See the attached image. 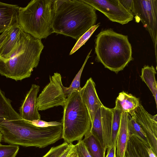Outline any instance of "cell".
I'll use <instances>...</instances> for the list:
<instances>
[{
    "mask_svg": "<svg viewBox=\"0 0 157 157\" xmlns=\"http://www.w3.org/2000/svg\"><path fill=\"white\" fill-rule=\"evenodd\" d=\"M39 89V85L33 84L26 94L19 109V114L23 119L29 122L40 119V115L36 105Z\"/></svg>",
    "mask_w": 157,
    "mask_h": 157,
    "instance_id": "cell-11",
    "label": "cell"
},
{
    "mask_svg": "<svg viewBox=\"0 0 157 157\" xmlns=\"http://www.w3.org/2000/svg\"><path fill=\"white\" fill-rule=\"evenodd\" d=\"M127 124L129 135L133 134L137 136L148 143L145 133L134 118L129 113L128 115Z\"/></svg>",
    "mask_w": 157,
    "mask_h": 157,
    "instance_id": "cell-24",
    "label": "cell"
},
{
    "mask_svg": "<svg viewBox=\"0 0 157 157\" xmlns=\"http://www.w3.org/2000/svg\"><path fill=\"white\" fill-rule=\"evenodd\" d=\"M95 52L98 61L117 74L133 59L128 36L111 29L102 30L97 35Z\"/></svg>",
    "mask_w": 157,
    "mask_h": 157,
    "instance_id": "cell-4",
    "label": "cell"
},
{
    "mask_svg": "<svg viewBox=\"0 0 157 157\" xmlns=\"http://www.w3.org/2000/svg\"><path fill=\"white\" fill-rule=\"evenodd\" d=\"M91 51L92 50H91L88 54L83 65L78 73L76 75L70 86L68 87H66V93L67 97L68 95L73 90H80L81 89V88L80 86L81 75L85 65L89 58L90 57V55Z\"/></svg>",
    "mask_w": 157,
    "mask_h": 157,
    "instance_id": "cell-25",
    "label": "cell"
},
{
    "mask_svg": "<svg viewBox=\"0 0 157 157\" xmlns=\"http://www.w3.org/2000/svg\"><path fill=\"white\" fill-rule=\"evenodd\" d=\"M96 10L82 0H54L53 33L78 40L95 25Z\"/></svg>",
    "mask_w": 157,
    "mask_h": 157,
    "instance_id": "cell-1",
    "label": "cell"
},
{
    "mask_svg": "<svg viewBox=\"0 0 157 157\" xmlns=\"http://www.w3.org/2000/svg\"><path fill=\"white\" fill-rule=\"evenodd\" d=\"M90 132L105 148L102 131L101 107L98 109L95 113L93 121L92 123Z\"/></svg>",
    "mask_w": 157,
    "mask_h": 157,
    "instance_id": "cell-23",
    "label": "cell"
},
{
    "mask_svg": "<svg viewBox=\"0 0 157 157\" xmlns=\"http://www.w3.org/2000/svg\"><path fill=\"white\" fill-rule=\"evenodd\" d=\"M145 133L150 147L157 155V115L149 113L141 104L129 113Z\"/></svg>",
    "mask_w": 157,
    "mask_h": 157,
    "instance_id": "cell-10",
    "label": "cell"
},
{
    "mask_svg": "<svg viewBox=\"0 0 157 157\" xmlns=\"http://www.w3.org/2000/svg\"><path fill=\"white\" fill-rule=\"evenodd\" d=\"M79 91L82 100L87 109L92 123L96 111L103 105L98 97L95 83L91 78L87 80Z\"/></svg>",
    "mask_w": 157,
    "mask_h": 157,
    "instance_id": "cell-12",
    "label": "cell"
},
{
    "mask_svg": "<svg viewBox=\"0 0 157 157\" xmlns=\"http://www.w3.org/2000/svg\"><path fill=\"white\" fill-rule=\"evenodd\" d=\"M74 146L77 157H92L82 140Z\"/></svg>",
    "mask_w": 157,
    "mask_h": 157,
    "instance_id": "cell-29",
    "label": "cell"
},
{
    "mask_svg": "<svg viewBox=\"0 0 157 157\" xmlns=\"http://www.w3.org/2000/svg\"><path fill=\"white\" fill-rule=\"evenodd\" d=\"M69 157H77L75 147L74 150Z\"/></svg>",
    "mask_w": 157,
    "mask_h": 157,
    "instance_id": "cell-36",
    "label": "cell"
},
{
    "mask_svg": "<svg viewBox=\"0 0 157 157\" xmlns=\"http://www.w3.org/2000/svg\"><path fill=\"white\" fill-rule=\"evenodd\" d=\"M119 0L124 7L128 11L131 12L130 10L132 6V0Z\"/></svg>",
    "mask_w": 157,
    "mask_h": 157,
    "instance_id": "cell-32",
    "label": "cell"
},
{
    "mask_svg": "<svg viewBox=\"0 0 157 157\" xmlns=\"http://www.w3.org/2000/svg\"><path fill=\"white\" fill-rule=\"evenodd\" d=\"M29 122L35 126L41 128L62 125L61 123L59 122L56 121L47 122L40 119L35 120Z\"/></svg>",
    "mask_w": 157,
    "mask_h": 157,
    "instance_id": "cell-30",
    "label": "cell"
},
{
    "mask_svg": "<svg viewBox=\"0 0 157 157\" xmlns=\"http://www.w3.org/2000/svg\"><path fill=\"white\" fill-rule=\"evenodd\" d=\"M83 141L92 157H105L106 149L90 132L84 136Z\"/></svg>",
    "mask_w": 157,
    "mask_h": 157,
    "instance_id": "cell-21",
    "label": "cell"
},
{
    "mask_svg": "<svg viewBox=\"0 0 157 157\" xmlns=\"http://www.w3.org/2000/svg\"><path fill=\"white\" fill-rule=\"evenodd\" d=\"M99 25V24L95 25L82 35L77 40V42L70 52L69 55L72 54L84 45Z\"/></svg>",
    "mask_w": 157,
    "mask_h": 157,
    "instance_id": "cell-26",
    "label": "cell"
},
{
    "mask_svg": "<svg viewBox=\"0 0 157 157\" xmlns=\"http://www.w3.org/2000/svg\"><path fill=\"white\" fill-rule=\"evenodd\" d=\"M3 142L25 147L44 148L61 139L60 125L46 128L35 126L22 119L4 121L0 123Z\"/></svg>",
    "mask_w": 157,
    "mask_h": 157,
    "instance_id": "cell-2",
    "label": "cell"
},
{
    "mask_svg": "<svg viewBox=\"0 0 157 157\" xmlns=\"http://www.w3.org/2000/svg\"><path fill=\"white\" fill-rule=\"evenodd\" d=\"M74 145L71 144L67 150L59 157H69L74 149Z\"/></svg>",
    "mask_w": 157,
    "mask_h": 157,
    "instance_id": "cell-33",
    "label": "cell"
},
{
    "mask_svg": "<svg viewBox=\"0 0 157 157\" xmlns=\"http://www.w3.org/2000/svg\"><path fill=\"white\" fill-rule=\"evenodd\" d=\"M44 48L41 39L22 30L9 59L4 61L0 60V74L16 81L29 77L38 64Z\"/></svg>",
    "mask_w": 157,
    "mask_h": 157,
    "instance_id": "cell-3",
    "label": "cell"
},
{
    "mask_svg": "<svg viewBox=\"0 0 157 157\" xmlns=\"http://www.w3.org/2000/svg\"><path fill=\"white\" fill-rule=\"evenodd\" d=\"M113 112L111 138L109 147L116 144L121 117L122 113L120 106L116 101L115 107L113 108Z\"/></svg>",
    "mask_w": 157,
    "mask_h": 157,
    "instance_id": "cell-22",
    "label": "cell"
},
{
    "mask_svg": "<svg viewBox=\"0 0 157 157\" xmlns=\"http://www.w3.org/2000/svg\"><path fill=\"white\" fill-rule=\"evenodd\" d=\"M107 149V153L105 157H116V144L109 147Z\"/></svg>",
    "mask_w": 157,
    "mask_h": 157,
    "instance_id": "cell-31",
    "label": "cell"
},
{
    "mask_svg": "<svg viewBox=\"0 0 157 157\" xmlns=\"http://www.w3.org/2000/svg\"><path fill=\"white\" fill-rule=\"evenodd\" d=\"M13 26L7 29L0 35V47L4 42L8 34L11 30Z\"/></svg>",
    "mask_w": 157,
    "mask_h": 157,
    "instance_id": "cell-34",
    "label": "cell"
},
{
    "mask_svg": "<svg viewBox=\"0 0 157 157\" xmlns=\"http://www.w3.org/2000/svg\"><path fill=\"white\" fill-rule=\"evenodd\" d=\"M20 7L0 2V33L17 23Z\"/></svg>",
    "mask_w": 157,
    "mask_h": 157,
    "instance_id": "cell-13",
    "label": "cell"
},
{
    "mask_svg": "<svg viewBox=\"0 0 157 157\" xmlns=\"http://www.w3.org/2000/svg\"><path fill=\"white\" fill-rule=\"evenodd\" d=\"M19 149L18 145H4L0 143V157H16Z\"/></svg>",
    "mask_w": 157,
    "mask_h": 157,
    "instance_id": "cell-27",
    "label": "cell"
},
{
    "mask_svg": "<svg viewBox=\"0 0 157 157\" xmlns=\"http://www.w3.org/2000/svg\"><path fill=\"white\" fill-rule=\"evenodd\" d=\"M49 82L36 100L38 110L43 111L59 106L63 107L67 96L66 87L63 85L62 77L58 72L49 76Z\"/></svg>",
    "mask_w": 157,
    "mask_h": 157,
    "instance_id": "cell-8",
    "label": "cell"
},
{
    "mask_svg": "<svg viewBox=\"0 0 157 157\" xmlns=\"http://www.w3.org/2000/svg\"><path fill=\"white\" fill-rule=\"evenodd\" d=\"M54 0H33L20 7L17 22L23 30L34 37L46 38L54 33L52 22Z\"/></svg>",
    "mask_w": 157,
    "mask_h": 157,
    "instance_id": "cell-6",
    "label": "cell"
},
{
    "mask_svg": "<svg viewBox=\"0 0 157 157\" xmlns=\"http://www.w3.org/2000/svg\"><path fill=\"white\" fill-rule=\"evenodd\" d=\"M11 101L7 98L0 88V123L4 121L22 119L11 104Z\"/></svg>",
    "mask_w": 157,
    "mask_h": 157,
    "instance_id": "cell-17",
    "label": "cell"
},
{
    "mask_svg": "<svg viewBox=\"0 0 157 157\" xmlns=\"http://www.w3.org/2000/svg\"><path fill=\"white\" fill-rule=\"evenodd\" d=\"M156 73V70L153 66H145L142 69L140 77L152 93L157 106V83L155 78Z\"/></svg>",
    "mask_w": 157,
    "mask_h": 157,
    "instance_id": "cell-19",
    "label": "cell"
},
{
    "mask_svg": "<svg viewBox=\"0 0 157 157\" xmlns=\"http://www.w3.org/2000/svg\"><path fill=\"white\" fill-rule=\"evenodd\" d=\"M79 91L71 92L63 107L62 139L69 144L82 140L90 132L91 127L90 117Z\"/></svg>",
    "mask_w": 157,
    "mask_h": 157,
    "instance_id": "cell-5",
    "label": "cell"
},
{
    "mask_svg": "<svg viewBox=\"0 0 157 157\" xmlns=\"http://www.w3.org/2000/svg\"><path fill=\"white\" fill-rule=\"evenodd\" d=\"M71 144L64 142L58 146L53 147L42 157H59L67 150Z\"/></svg>",
    "mask_w": 157,
    "mask_h": 157,
    "instance_id": "cell-28",
    "label": "cell"
},
{
    "mask_svg": "<svg viewBox=\"0 0 157 157\" xmlns=\"http://www.w3.org/2000/svg\"><path fill=\"white\" fill-rule=\"evenodd\" d=\"M103 13L110 20L121 25L132 20L134 16L119 0H82Z\"/></svg>",
    "mask_w": 157,
    "mask_h": 157,
    "instance_id": "cell-9",
    "label": "cell"
},
{
    "mask_svg": "<svg viewBox=\"0 0 157 157\" xmlns=\"http://www.w3.org/2000/svg\"><path fill=\"white\" fill-rule=\"evenodd\" d=\"M149 147H150L149 143L139 137L133 134L129 135L125 156L149 157L147 150Z\"/></svg>",
    "mask_w": 157,
    "mask_h": 157,
    "instance_id": "cell-15",
    "label": "cell"
},
{
    "mask_svg": "<svg viewBox=\"0 0 157 157\" xmlns=\"http://www.w3.org/2000/svg\"><path fill=\"white\" fill-rule=\"evenodd\" d=\"M2 135L0 131V143L2 141Z\"/></svg>",
    "mask_w": 157,
    "mask_h": 157,
    "instance_id": "cell-37",
    "label": "cell"
},
{
    "mask_svg": "<svg viewBox=\"0 0 157 157\" xmlns=\"http://www.w3.org/2000/svg\"><path fill=\"white\" fill-rule=\"evenodd\" d=\"M22 29L17 23L14 25L0 47V60L6 61L9 59L18 42Z\"/></svg>",
    "mask_w": 157,
    "mask_h": 157,
    "instance_id": "cell-14",
    "label": "cell"
},
{
    "mask_svg": "<svg viewBox=\"0 0 157 157\" xmlns=\"http://www.w3.org/2000/svg\"><path fill=\"white\" fill-rule=\"evenodd\" d=\"M103 137L104 147L107 150L109 146L113 119V108L104 105L101 107Z\"/></svg>",
    "mask_w": 157,
    "mask_h": 157,
    "instance_id": "cell-18",
    "label": "cell"
},
{
    "mask_svg": "<svg viewBox=\"0 0 157 157\" xmlns=\"http://www.w3.org/2000/svg\"><path fill=\"white\" fill-rule=\"evenodd\" d=\"M123 113H129L139 105V99L123 91L119 93L116 100Z\"/></svg>",
    "mask_w": 157,
    "mask_h": 157,
    "instance_id": "cell-20",
    "label": "cell"
},
{
    "mask_svg": "<svg viewBox=\"0 0 157 157\" xmlns=\"http://www.w3.org/2000/svg\"><path fill=\"white\" fill-rule=\"evenodd\" d=\"M147 150L149 157H157V155L154 153L150 147L147 148Z\"/></svg>",
    "mask_w": 157,
    "mask_h": 157,
    "instance_id": "cell-35",
    "label": "cell"
},
{
    "mask_svg": "<svg viewBox=\"0 0 157 157\" xmlns=\"http://www.w3.org/2000/svg\"><path fill=\"white\" fill-rule=\"evenodd\" d=\"M130 11L136 21H140L148 32L152 39L157 59V0H132Z\"/></svg>",
    "mask_w": 157,
    "mask_h": 157,
    "instance_id": "cell-7",
    "label": "cell"
},
{
    "mask_svg": "<svg viewBox=\"0 0 157 157\" xmlns=\"http://www.w3.org/2000/svg\"><path fill=\"white\" fill-rule=\"evenodd\" d=\"M128 113H122L116 143V157H124L129 138L127 118Z\"/></svg>",
    "mask_w": 157,
    "mask_h": 157,
    "instance_id": "cell-16",
    "label": "cell"
}]
</instances>
